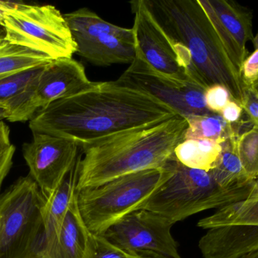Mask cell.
<instances>
[{
	"mask_svg": "<svg viewBox=\"0 0 258 258\" xmlns=\"http://www.w3.org/2000/svg\"><path fill=\"white\" fill-rule=\"evenodd\" d=\"M176 115L175 111L150 94L117 80L92 82L78 93L38 111L29 127L33 134L51 135L81 144L163 122Z\"/></svg>",
	"mask_w": 258,
	"mask_h": 258,
	"instance_id": "1",
	"label": "cell"
},
{
	"mask_svg": "<svg viewBox=\"0 0 258 258\" xmlns=\"http://www.w3.org/2000/svg\"><path fill=\"white\" fill-rule=\"evenodd\" d=\"M183 117L127 129L79 144L77 191L101 186L118 177L166 166L176 147L184 140Z\"/></svg>",
	"mask_w": 258,
	"mask_h": 258,
	"instance_id": "2",
	"label": "cell"
},
{
	"mask_svg": "<svg viewBox=\"0 0 258 258\" xmlns=\"http://www.w3.org/2000/svg\"><path fill=\"white\" fill-rule=\"evenodd\" d=\"M177 45L192 80L207 89L224 86L242 106L247 85L199 0H145Z\"/></svg>",
	"mask_w": 258,
	"mask_h": 258,
	"instance_id": "3",
	"label": "cell"
},
{
	"mask_svg": "<svg viewBox=\"0 0 258 258\" xmlns=\"http://www.w3.org/2000/svg\"><path fill=\"white\" fill-rule=\"evenodd\" d=\"M173 174L141 209L150 211L174 225L192 215L221 209L248 198L256 190L254 180L240 186L223 188L210 172L171 161Z\"/></svg>",
	"mask_w": 258,
	"mask_h": 258,
	"instance_id": "4",
	"label": "cell"
},
{
	"mask_svg": "<svg viewBox=\"0 0 258 258\" xmlns=\"http://www.w3.org/2000/svg\"><path fill=\"white\" fill-rule=\"evenodd\" d=\"M173 158L164 168L122 176L77 192L79 213L88 230L103 235L112 226L140 210L172 175Z\"/></svg>",
	"mask_w": 258,
	"mask_h": 258,
	"instance_id": "5",
	"label": "cell"
},
{
	"mask_svg": "<svg viewBox=\"0 0 258 258\" xmlns=\"http://www.w3.org/2000/svg\"><path fill=\"white\" fill-rule=\"evenodd\" d=\"M6 39L52 60L72 58L77 45L63 15L51 5L17 3L0 20Z\"/></svg>",
	"mask_w": 258,
	"mask_h": 258,
	"instance_id": "6",
	"label": "cell"
},
{
	"mask_svg": "<svg viewBox=\"0 0 258 258\" xmlns=\"http://www.w3.org/2000/svg\"><path fill=\"white\" fill-rule=\"evenodd\" d=\"M46 198L30 175L0 195V258H23L43 227Z\"/></svg>",
	"mask_w": 258,
	"mask_h": 258,
	"instance_id": "7",
	"label": "cell"
},
{
	"mask_svg": "<svg viewBox=\"0 0 258 258\" xmlns=\"http://www.w3.org/2000/svg\"><path fill=\"white\" fill-rule=\"evenodd\" d=\"M84 66L73 58L56 59L45 65L28 87L5 110L10 122L30 121L35 114L57 100L71 96L92 84Z\"/></svg>",
	"mask_w": 258,
	"mask_h": 258,
	"instance_id": "8",
	"label": "cell"
},
{
	"mask_svg": "<svg viewBox=\"0 0 258 258\" xmlns=\"http://www.w3.org/2000/svg\"><path fill=\"white\" fill-rule=\"evenodd\" d=\"M117 81L150 94L183 118L212 114L206 106V87L194 80H180L156 71L140 56H136Z\"/></svg>",
	"mask_w": 258,
	"mask_h": 258,
	"instance_id": "9",
	"label": "cell"
},
{
	"mask_svg": "<svg viewBox=\"0 0 258 258\" xmlns=\"http://www.w3.org/2000/svg\"><path fill=\"white\" fill-rule=\"evenodd\" d=\"M173 224L162 217L140 209L112 226L103 234L117 246L142 256L181 258L171 233Z\"/></svg>",
	"mask_w": 258,
	"mask_h": 258,
	"instance_id": "10",
	"label": "cell"
},
{
	"mask_svg": "<svg viewBox=\"0 0 258 258\" xmlns=\"http://www.w3.org/2000/svg\"><path fill=\"white\" fill-rule=\"evenodd\" d=\"M33 140L23 145V156L29 175L48 199L75 168L80 145L72 139L34 133Z\"/></svg>",
	"mask_w": 258,
	"mask_h": 258,
	"instance_id": "11",
	"label": "cell"
},
{
	"mask_svg": "<svg viewBox=\"0 0 258 258\" xmlns=\"http://www.w3.org/2000/svg\"><path fill=\"white\" fill-rule=\"evenodd\" d=\"M130 4L134 14L132 29L136 56L156 71L180 80H194L174 41L158 22L145 0L132 1Z\"/></svg>",
	"mask_w": 258,
	"mask_h": 258,
	"instance_id": "12",
	"label": "cell"
},
{
	"mask_svg": "<svg viewBox=\"0 0 258 258\" xmlns=\"http://www.w3.org/2000/svg\"><path fill=\"white\" fill-rule=\"evenodd\" d=\"M240 72L248 56L246 45L254 40L252 12L231 0H199Z\"/></svg>",
	"mask_w": 258,
	"mask_h": 258,
	"instance_id": "13",
	"label": "cell"
},
{
	"mask_svg": "<svg viewBox=\"0 0 258 258\" xmlns=\"http://www.w3.org/2000/svg\"><path fill=\"white\" fill-rule=\"evenodd\" d=\"M204 258H242L258 251V226L227 225L209 229L200 239Z\"/></svg>",
	"mask_w": 258,
	"mask_h": 258,
	"instance_id": "14",
	"label": "cell"
},
{
	"mask_svg": "<svg viewBox=\"0 0 258 258\" xmlns=\"http://www.w3.org/2000/svg\"><path fill=\"white\" fill-rule=\"evenodd\" d=\"M77 173L75 168L60 187L46 200L43 211V227L39 240L48 254L55 252L63 221L77 197Z\"/></svg>",
	"mask_w": 258,
	"mask_h": 258,
	"instance_id": "15",
	"label": "cell"
},
{
	"mask_svg": "<svg viewBox=\"0 0 258 258\" xmlns=\"http://www.w3.org/2000/svg\"><path fill=\"white\" fill-rule=\"evenodd\" d=\"M77 54L92 65L108 67L115 64H131L136 57L135 42L113 34L76 42Z\"/></svg>",
	"mask_w": 258,
	"mask_h": 258,
	"instance_id": "16",
	"label": "cell"
},
{
	"mask_svg": "<svg viewBox=\"0 0 258 258\" xmlns=\"http://www.w3.org/2000/svg\"><path fill=\"white\" fill-rule=\"evenodd\" d=\"M63 17L75 42L95 39L104 34L116 35L134 41L132 28H125L107 22L87 8L64 14Z\"/></svg>",
	"mask_w": 258,
	"mask_h": 258,
	"instance_id": "17",
	"label": "cell"
},
{
	"mask_svg": "<svg viewBox=\"0 0 258 258\" xmlns=\"http://www.w3.org/2000/svg\"><path fill=\"white\" fill-rule=\"evenodd\" d=\"M48 56L11 43L0 26V80L15 74L42 68L52 62Z\"/></svg>",
	"mask_w": 258,
	"mask_h": 258,
	"instance_id": "18",
	"label": "cell"
},
{
	"mask_svg": "<svg viewBox=\"0 0 258 258\" xmlns=\"http://www.w3.org/2000/svg\"><path fill=\"white\" fill-rule=\"evenodd\" d=\"M187 127L184 132L186 139H201L222 144L233 136L241 134L240 123L230 124L219 114L184 117Z\"/></svg>",
	"mask_w": 258,
	"mask_h": 258,
	"instance_id": "19",
	"label": "cell"
},
{
	"mask_svg": "<svg viewBox=\"0 0 258 258\" xmlns=\"http://www.w3.org/2000/svg\"><path fill=\"white\" fill-rule=\"evenodd\" d=\"M227 225L258 226V190L246 199L218 209L211 216L199 221L197 226L203 230Z\"/></svg>",
	"mask_w": 258,
	"mask_h": 258,
	"instance_id": "20",
	"label": "cell"
},
{
	"mask_svg": "<svg viewBox=\"0 0 258 258\" xmlns=\"http://www.w3.org/2000/svg\"><path fill=\"white\" fill-rule=\"evenodd\" d=\"M221 150V144L212 141L186 139L176 147L174 157L187 168L209 172L216 165Z\"/></svg>",
	"mask_w": 258,
	"mask_h": 258,
	"instance_id": "21",
	"label": "cell"
},
{
	"mask_svg": "<svg viewBox=\"0 0 258 258\" xmlns=\"http://www.w3.org/2000/svg\"><path fill=\"white\" fill-rule=\"evenodd\" d=\"M238 136H233L221 144L222 150L214 169L209 171L214 180L223 188L240 186L251 181L244 171L236 148Z\"/></svg>",
	"mask_w": 258,
	"mask_h": 258,
	"instance_id": "22",
	"label": "cell"
},
{
	"mask_svg": "<svg viewBox=\"0 0 258 258\" xmlns=\"http://www.w3.org/2000/svg\"><path fill=\"white\" fill-rule=\"evenodd\" d=\"M83 226L76 197L63 221L54 258H82L84 248Z\"/></svg>",
	"mask_w": 258,
	"mask_h": 258,
	"instance_id": "23",
	"label": "cell"
},
{
	"mask_svg": "<svg viewBox=\"0 0 258 258\" xmlns=\"http://www.w3.org/2000/svg\"><path fill=\"white\" fill-rule=\"evenodd\" d=\"M83 233L84 248L82 258H138L142 256L122 249L103 235L92 233L85 224Z\"/></svg>",
	"mask_w": 258,
	"mask_h": 258,
	"instance_id": "24",
	"label": "cell"
},
{
	"mask_svg": "<svg viewBox=\"0 0 258 258\" xmlns=\"http://www.w3.org/2000/svg\"><path fill=\"white\" fill-rule=\"evenodd\" d=\"M236 148L245 174L254 180L258 176V127L242 132L236 139Z\"/></svg>",
	"mask_w": 258,
	"mask_h": 258,
	"instance_id": "25",
	"label": "cell"
},
{
	"mask_svg": "<svg viewBox=\"0 0 258 258\" xmlns=\"http://www.w3.org/2000/svg\"><path fill=\"white\" fill-rule=\"evenodd\" d=\"M43 68L24 71L0 80V109L6 110L11 101L22 93L39 76Z\"/></svg>",
	"mask_w": 258,
	"mask_h": 258,
	"instance_id": "26",
	"label": "cell"
},
{
	"mask_svg": "<svg viewBox=\"0 0 258 258\" xmlns=\"http://www.w3.org/2000/svg\"><path fill=\"white\" fill-rule=\"evenodd\" d=\"M15 147L10 142V130L4 121H0V189L3 180L12 166Z\"/></svg>",
	"mask_w": 258,
	"mask_h": 258,
	"instance_id": "27",
	"label": "cell"
},
{
	"mask_svg": "<svg viewBox=\"0 0 258 258\" xmlns=\"http://www.w3.org/2000/svg\"><path fill=\"white\" fill-rule=\"evenodd\" d=\"M206 106L212 113L221 115L224 108L232 98L229 91L221 85H212L209 86L205 92Z\"/></svg>",
	"mask_w": 258,
	"mask_h": 258,
	"instance_id": "28",
	"label": "cell"
},
{
	"mask_svg": "<svg viewBox=\"0 0 258 258\" xmlns=\"http://www.w3.org/2000/svg\"><path fill=\"white\" fill-rule=\"evenodd\" d=\"M253 44L254 51L247 56L241 69L244 83L248 86H252L258 79V32L254 36Z\"/></svg>",
	"mask_w": 258,
	"mask_h": 258,
	"instance_id": "29",
	"label": "cell"
},
{
	"mask_svg": "<svg viewBox=\"0 0 258 258\" xmlns=\"http://www.w3.org/2000/svg\"><path fill=\"white\" fill-rule=\"evenodd\" d=\"M244 112L253 126L258 127V94L251 86H247L242 103Z\"/></svg>",
	"mask_w": 258,
	"mask_h": 258,
	"instance_id": "30",
	"label": "cell"
},
{
	"mask_svg": "<svg viewBox=\"0 0 258 258\" xmlns=\"http://www.w3.org/2000/svg\"><path fill=\"white\" fill-rule=\"evenodd\" d=\"M243 112V108L240 104L231 100L224 108L221 115L228 124H235L240 122Z\"/></svg>",
	"mask_w": 258,
	"mask_h": 258,
	"instance_id": "31",
	"label": "cell"
},
{
	"mask_svg": "<svg viewBox=\"0 0 258 258\" xmlns=\"http://www.w3.org/2000/svg\"><path fill=\"white\" fill-rule=\"evenodd\" d=\"M17 3L9 1H0V20L3 18V15L10 9H13L16 6Z\"/></svg>",
	"mask_w": 258,
	"mask_h": 258,
	"instance_id": "32",
	"label": "cell"
},
{
	"mask_svg": "<svg viewBox=\"0 0 258 258\" xmlns=\"http://www.w3.org/2000/svg\"><path fill=\"white\" fill-rule=\"evenodd\" d=\"M6 119V112L4 109H0V121Z\"/></svg>",
	"mask_w": 258,
	"mask_h": 258,
	"instance_id": "33",
	"label": "cell"
},
{
	"mask_svg": "<svg viewBox=\"0 0 258 258\" xmlns=\"http://www.w3.org/2000/svg\"><path fill=\"white\" fill-rule=\"evenodd\" d=\"M242 258H258V251L257 252L251 253V254H248L245 257Z\"/></svg>",
	"mask_w": 258,
	"mask_h": 258,
	"instance_id": "34",
	"label": "cell"
},
{
	"mask_svg": "<svg viewBox=\"0 0 258 258\" xmlns=\"http://www.w3.org/2000/svg\"><path fill=\"white\" fill-rule=\"evenodd\" d=\"M251 87H252L253 89L258 94V79L254 82V84L251 86Z\"/></svg>",
	"mask_w": 258,
	"mask_h": 258,
	"instance_id": "35",
	"label": "cell"
},
{
	"mask_svg": "<svg viewBox=\"0 0 258 258\" xmlns=\"http://www.w3.org/2000/svg\"><path fill=\"white\" fill-rule=\"evenodd\" d=\"M138 258H162L157 257V256H141V257Z\"/></svg>",
	"mask_w": 258,
	"mask_h": 258,
	"instance_id": "36",
	"label": "cell"
},
{
	"mask_svg": "<svg viewBox=\"0 0 258 258\" xmlns=\"http://www.w3.org/2000/svg\"><path fill=\"white\" fill-rule=\"evenodd\" d=\"M254 183H255V187L257 188L258 190V176L255 179H254Z\"/></svg>",
	"mask_w": 258,
	"mask_h": 258,
	"instance_id": "37",
	"label": "cell"
}]
</instances>
